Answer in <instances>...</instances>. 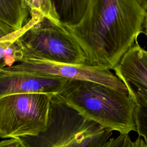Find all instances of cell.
<instances>
[{"mask_svg":"<svg viewBox=\"0 0 147 147\" xmlns=\"http://www.w3.org/2000/svg\"><path fill=\"white\" fill-rule=\"evenodd\" d=\"M146 12L138 0H90L81 21L66 28L86 53V64L114 69L142 32Z\"/></svg>","mask_w":147,"mask_h":147,"instance_id":"1","label":"cell"},{"mask_svg":"<svg viewBox=\"0 0 147 147\" xmlns=\"http://www.w3.org/2000/svg\"><path fill=\"white\" fill-rule=\"evenodd\" d=\"M71 107L103 127L129 134L136 131L137 104L129 95L95 82L68 80L57 94Z\"/></svg>","mask_w":147,"mask_h":147,"instance_id":"2","label":"cell"},{"mask_svg":"<svg viewBox=\"0 0 147 147\" xmlns=\"http://www.w3.org/2000/svg\"><path fill=\"white\" fill-rule=\"evenodd\" d=\"M11 35L22 49V61L29 59L86 64V55L72 33L38 10H31L28 22Z\"/></svg>","mask_w":147,"mask_h":147,"instance_id":"3","label":"cell"},{"mask_svg":"<svg viewBox=\"0 0 147 147\" xmlns=\"http://www.w3.org/2000/svg\"><path fill=\"white\" fill-rule=\"evenodd\" d=\"M53 95L16 94L0 97L1 137L36 136L45 130Z\"/></svg>","mask_w":147,"mask_h":147,"instance_id":"4","label":"cell"},{"mask_svg":"<svg viewBox=\"0 0 147 147\" xmlns=\"http://www.w3.org/2000/svg\"><path fill=\"white\" fill-rule=\"evenodd\" d=\"M5 70L40 75H53L68 80H84L99 83L111 87L120 92L129 95L125 83L110 69L86 64H72L60 63L40 60H25Z\"/></svg>","mask_w":147,"mask_h":147,"instance_id":"5","label":"cell"},{"mask_svg":"<svg viewBox=\"0 0 147 147\" xmlns=\"http://www.w3.org/2000/svg\"><path fill=\"white\" fill-rule=\"evenodd\" d=\"M114 70L137 106L147 104V51L136 41Z\"/></svg>","mask_w":147,"mask_h":147,"instance_id":"6","label":"cell"},{"mask_svg":"<svg viewBox=\"0 0 147 147\" xmlns=\"http://www.w3.org/2000/svg\"><path fill=\"white\" fill-rule=\"evenodd\" d=\"M67 80L61 76L0 69V97L16 94L57 95Z\"/></svg>","mask_w":147,"mask_h":147,"instance_id":"7","label":"cell"},{"mask_svg":"<svg viewBox=\"0 0 147 147\" xmlns=\"http://www.w3.org/2000/svg\"><path fill=\"white\" fill-rule=\"evenodd\" d=\"M30 16L26 0H0V38L21 29Z\"/></svg>","mask_w":147,"mask_h":147,"instance_id":"8","label":"cell"},{"mask_svg":"<svg viewBox=\"0 0 147 147\" xmlns=\"http://www.w3.org/2000/svg\"><path fill=\"white\" fill-rule=\"evenodd\" d=\"M90 0H49L53 20L69 27L76 25L82 19Z\"/></svg>","mask_w":147,"mask_h":147,"instance_id":"9","label":"cell"},{"mask_svg":"<svg viewBox=\"0 0 147 147\" xmlns=\"http://www.w3.org/2000/svg\"><path fill=\"white\" fill-rule=\"evenodd\" d=\"M24 59L22 49L17 40L0 41V69L9 67Z\"/></svg>","mask_w":147,"mask_h":147,"instance_id":"10","label":"cell"},{"mask_svg":"<svg viewBox=\"0 0 147 147\" xmlns=\"http://www.w3.org/2000/svg\"><path fill=\"white\" fill-rule=\"evenodd\" d=\"M135 119L136 131L147 144V104L137 107Z\"/></svg>","mask_w":147,"mask_h":147,"instance_id":"11","label":"cell"},{"mask_svg":"<svg viewBox=\"0 0 147 147\" xmlns=\"http://www.w3.org/2000/svg\"><path fill=\"white\" fill-rule=\"evenodd\" d=\"M26 1L30 10H38L53 20L49 0H26Z\"/></svg>","mask_w":147,"mask_h":147,"instance_id":"12","label":"cell"},{"mask_svg":"<svg viewBox=\"0 0 147 147\" xmlns=\"http://www.w3.org/2000/svg\"><path fill=\"white\" fill-rule=\"evenodd\" d=\"M131 142L129 134H120L117 137H111L105 147H130Z\"/></svg>","mask_w":147,"mask_h":147,"instance_id":"13","label":"cell"},{"mask_svg":"<svg viewBox=\"0 0 147 147\" xmlns=\"http://www.w3.org/2000/svg\"><path fill=\"white\" fill-rule=\"evenodd\" d=\"M0 147H24V145L20 137H11L7 140H2Z\"/></svg>","mask_w":147,"mask_h":147,"instance_id":"14","label":"cell"},{"mask_svg":"<svg viewBox=\"0 0 147 147\" xmlns=\"http://www.w3.org/2000/svg\"><path fill=\"white\" fill-rule=\"evenodd\" d=\"M130 147H147V144L142 137L139 136L134 141H132Z\"/></svg>","mask_w":147,"mask_h":147,"instance_id":"15","label":"cell"},{"mask_svg":"<svg viewBox=\"0 0 147 147\" xmlns=\"http://www.w3.org/2000/svg\"><path fill=\"white\" fill-rule=\"evenodd\" d=\"M141 5L146 10H147V0H138Z\"/></svg>","mask_w":147,"mask_h":147,"instance_id":"16","label":"cell"},{"mask_svg":"<svg viewBox=\"0 0 147 147\" xmlns=\"http://www.w3.org/2000/svg\"><path fill=\"white\" fill-rule=\"evenodd\" d=\"M144 26L145 29V34L147 36V10H146V14H145V21H144Z\"/></svg>","mask_w":147,"mask_h":147,"instance_id":"17","label":"cell"}]
</instances>
